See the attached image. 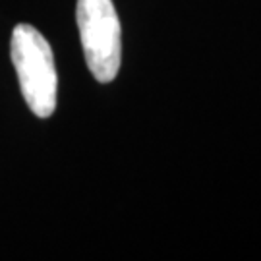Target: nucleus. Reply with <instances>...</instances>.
Wrapping results in <instances>:
<instances>
[{
  "label": "nucleus",
  "instance_id": "1",
  "mask_svg": "<svg viewBox=\"0 0 261 261\" xmlns=\"http://www.w3.org/2000/svg\"><path fill=\"white\" fill-rule=\"evenodd\" d=\"M10 55L28 107L39 118H48L56 109L58 87L55 56L48 41L33 25L19 23L12 33Z\"/></svg>",
  "mask_w": 261,
  "mask_h": 261
},
{
  "label": "nucleus",
  "instance_id": "2",
  "mask_svg": "<svg viewBox=\"0 0 261 261\" xmlns=\"http://www.w3.org/2000/svg\"><path fill=\"white\" fill-rule=\"evenodd\" d=\"M75 19L89 72L97 82H112L122 58L120 19L112 0H77Z\"/></svg>",
  "mask_w": 261,
  "mask_h": 261
}]
</instances>
